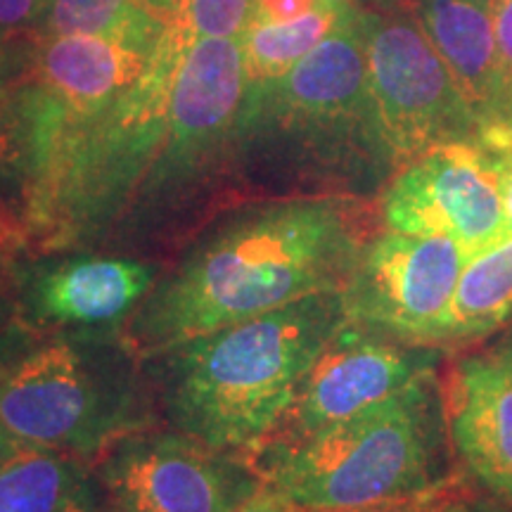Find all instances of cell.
Instances as JSON below:
<instances>
[{
	"mask_svg": "<svg viewBox=\"0 0 512 512\" xmlns=\"http://www.w3.org/2000/svg\"><path fill=\"white\" fill-rule=\"evenodd\" d=\"M467 261L448 238L387 230L363 247L342 290L347 320L413 344L441 342Z\"/></svg>",
	"mask_w": 512,
	"mask_h": 512,
	"instance_id": "8992f818",
	"label": "cell"
},
{
	"mask_svg": "<svg viewBox=\"0 0 512 512\" xmlns=\"http://www.w3.org/2000/svg\"><path fill=\"white\" fill-rule=\"evenodd\" d=\"M254 0H181L174 24L192 43L240 38L252 22Z\"/></svg>",
	"mask_w": 512,
	"mask_h": 512,
	"instance_id": "ffe728a7",
	"label": "cell"
},
{
	"mask_svg": "<svg viewBox=\"0 0 512 512\" xmlns=\"http://www.w3.org/2000/svg\"><path fill=\"white\" fill-rule=\"evenodd\" d=\"M230 512H299V508L266 484L259 494H254L249 501L242 503L240 508Z\"/></svg>",
	"mask_w": 512,
	"mask_h": 512,
	"instance_id": "cb8c5ba5",
	"label": "cell"
},
{
	"mask_svg": "<svg viewBox=\"0 0 512 512\" xmlns=\"http://www.w3.org/2000/svg\"><path fill=\"white\" fill-rule=\"evenodd\" d=\"M508 349H510V351H512V344H510V347H508Z\"/></svg>",
	"mask_w": 512,
	"mask_h": 512,
	"instance_id": "f546056e",
	"label": "cell"
},
{
	"mask_svg": "<svg viewBox=\"0 0 512 512\" xmlns=\"http://www.w3.org/2000/svg\"><path fill=\"white\" fill-rule=\"evenodd\" d=\"M238 152L278 157L297 171L344 183L394 169L370 93L363 8L354 5L285 76L247 83Z\"/></svg>",
	"mask_w": 512,
	"mask_h": 512,
	"instance_id": "3957f363",
	"label": "cell"
},
{
	"mask_svg": "<svg viewBox=\"0 0 512 512\" xmlns=\"http://www.w3.org/2000/svg\"><path fill=\"white\" fill-rule=\"evenodd\" d=\"M0 512H105L79 465L60 451L27 448L0 467Z\"/></svg>",
	"mask_w": 512,
	"mask_h": 512,
	"instance_id": "9a60e30c",
	"label": "cell"
},
{
	"mask_svg": "<svg viewBox=\"0 0 512 512\" xmlns=\"http://www.w3.org/2000/svg\"><path fill=\"white\" fill-rule=\"evenodd\" d=\"M351 8L354 5L347 0H328L309 15L290 22L249 24L240 36L249 86L285 76L342 24Z\"/></svg>",
	"mask_w": 512,
	"mask_h": 512,
	"instance_id": "ac0fdd59",
	"label": "cell"
},
{
	"mask_svg": "<svg viewBox=\"0 0 512 512\" xmlns=\"http://www.w3.org/2000/svg\"><path fill=\"white\" fill-rule=\"evenodd\" d=\"M363 15L370 93L394 169L434 147L477 143L475 112L418 19L401 3Z\"/></svg>",
	"mask_w": 512,
	"mask_h": 512,
	"instance_id": "5b68a950",
	"label": "cell"
},
{
	"mask_svg": "<svg viewBox=\"0 0 512 512\" xmlns=\"http://www.w3.org/2000/svg\"><path fill=\"white\" fill-rule=\"evenodd\" d=\"M479 512H489V510H486V508H482V510H479Z\"/></svg>",
	"mask_w": 512,
	"mask_h": 512,
	"instance_id": "f1b7e54d",
	"label": "cell"
},
{
	"mask_svg": "<svg viewBox=\"0 0 512 512\" xmlns=\"http://www.w3.org/2000/svg\"><path fill=\"white\" fill-rule=\"evenodd\" d=\"M389 230L439 235L477 256L508 235L496 157L479 143H448L399 169L382 197Z\"/></svg>",
	"mask_w": 512,
	"mask_h": 512,
	"instance_id": "52a82bcc",
	"label": "cell"
},
{
	"mask_svg": "<svg viewBox=\"0 0 512 512\" xmlns=\"http://www.w3.org/2000/svg\"><path fill=\"white\" fill-rule=\"evenodd\" d=\"M10 219H17V216L12 214V211H10L8 207H5L3 202H0V221H10Z\"/></svg>",
	"mask_w": 512,
	"mask_h": 512,
	"instance_id": "83f0119b",
	"label": "cell"
},
{
	"mask_svg": "<svg viewBox=\"0 0 512 512\" xmlns=\"http://www.w3.org/2000/svg\"><path fill=\"white\" fill-rule=\"evenodd\" d=\"M50 0H0V43L36 36Z\"/></svg>",
	"mask_w": 512,
	"mask_h": 512,
	"instance_id": "7402d4cb",
	"label": "cell"
},
{
	"mask_svg": "<svg viewBox=\"0 0 512 512\" xmlns=\"http://www.w3.org/2000/svg\"><path fill=\"white\" fill-rule=\"evenodd\" d=\"M181 0H50L38 38L112 36L159 43Z\"/></svg>",
	"mask_w": 512,
	"mask_h": 512,
	"instance_id": "2e32d148",
	"label": "cell"
},
{
	"mask_svg": "<svg viewBox=\"0 0 512 512\" xmlns=\"http://www.w3.org/2000/svg\"><path fill=\"white\" fill-rule=\"evenodd\" d=\"M247 98L240 38H209L190 50L171 95L169 131L143 200L183 188L211 164L238 150Z\"/></svg>",
	"mask_w": 512,
	"mask_h": 512,
	"instance_id": "9c48e42d",
	"label": "cell"
},
{
	"mask_svg": "<svg viewBox=\"0 0 512 512\" xmlns=\"http://www.w3.org/2000/svg\"><path fill=\"white\" fill-rule=\"evenodd\" d=\"M344 323L342 292H328L192 339L171 351L169 418L216 451H259Z\"/></svg>",
	"mask_w": 512,
	"mask_h": 512,
	"instance_id": "7a4b0ae2",
	"label": "cell"
},
{
	"mask_svg": "<svg viewBox=\"0 0 512 512\" xmlns=\"http://www.w3.org/2000/svg\"><path fill=\"white\" fill-rule=\"evenodd\" d=\"M368 242L361 207L342 197L247 211L152 287L128 325V344L143 356L171 354L261 313L342 292Z\"/></svg>",
	"mask_w": 512,
	"mask_h": 512,
	"instance_id": "6da1fadb",
	"label": "cell"
},
{
	"mask_svg": "<svg viewBox=\"0 0 512 512\" xmlns=\"http://www.w3.org/2000/svg\"><path fill=\"white\" fill-rule=\"evenodd\" d=\"M496 157L498 185H501V200L505 211V223H508V235L512 238V150L501 152Z\"/></svg>",
	"mask_w": 512,
	"mask_h": 512,
	"instance_id": "d4e9b609",
	"label": "cell"
},
{
	"mask_svg": "<svg viewBox=\"0 0 512 512\" xmlns=\"http://www.w3.org/2000/svg\"><path fill=\"white\" fill-rule=\"evenodd\" d=\"M27 226L19 219L0 221V261H5L8 256L17 252L19 247L27 245Z\"/></svg>",
	"mask_w": 512,
	"mask_h": 512,
	"instance_id": "484cf974",
	"label": "cell"
},
{
	"mask_svg": "<svg viewBox=\"0 0 512 512\" xmlns=\"http://www.w3.org/2000/svg\"><path fill=\"white\" fill-rule=\"evenodd\" d=\"M328 0H254L252 22L249 24H278L304 17Z\"/></svg>",
	"mask_w": 512,
	"mask_h": 512,
	"instance_id": "603a6c76",
	"label": "cell"
},
{
	"mask_svg": "<svg viewBox=\"0 0 512 512\" xmlns=\"http://www.w3.org/2000/svg\"><path fill=\"white\" fill-rule=\"evenodd\" d=\"M418 19L479 128L491 119L498 102V55L491 0H401Z\"/></svg>",
	"mask_w": 512,
	"mask_h": 512,
	"instance_id": "5bb4252c",
	"label": "cell"
},
{
	"mask_svg": "<svg viewBox=\"0 0 512 512\" xmlns=\"http://www.w3.org/2000/svg\"><path fill=\"white\" fill-rule=\"evenodd\" d=\"M446 418L453 444L491 494L512 503V351L465 358L451 373Z\"/></svg>",
	"mask_w": 512,
	"mask_h": 512,
	"instance_id": "7c38bea8",
	"label": "cell"
},
{
	"mask_svg": "<svg viewBox=\"0 0 512 512\" xmlns=\"http://www.w3.org/2000/svg\"><path fill=\"white\" fill-rule=\"evenodd\" d=\"M155 266L114 256H74L41 273L34 287L43 318L72 328H107L124 320L155 287Z\"/></svg>",
	"mask_w": 512,
	"mask_h": 512,
	"instance_id": "4fadbf2b",
	"label": "cell"
},
{
	"mask_svg": "<svg viewBox=\"0 0 512 512\" xmlns=\"http://www.w3.org/2000/svg\"><path fill=\"white\" fill-rule=\"evenodd\" d=\"M0 418L27 448L93 451L117 413L79 349L53 342L0 375Z\"/></svg>",
	"mask_w": 512,
	"mask_h": 512,
	"instance_id": "30bf717a",
	"label": "cell"
},
{
	"mask_svg": "<svg viewBox=\"0 0 512 512\" xmlns=\"http://www.w3.org/2000/svg\"><path fill=\"white\" fill-rule=\"evenodd\" d=\"M512 316V238L472 256L460 273L441 342L477 339Z\"/></svg>",
	"mask_w": 512,
	"mask_h": 512,
	"instance_id": "e0dca14e",
	"label": "cell"
},
{
	"mask_svg": "<svg viewBox=\"0 0 512 512\" xmlns=\"http://www.w3.org/2000/svg\"><path fill=\"white\" fill-rule=\"evenodd\" d=\"M482 508L484 505L477 501L475 491L463 477H444L425 489L387 501L330 510L299 508V512H479Z\"/></svg>",
	"mask_w": 512,
	"mask_h": 512,
	"instance_id": "44dd1931",
	"label": "cell"
},
{
	"mask_svg": "<svg viewBox=\"0 0 512 512\" xmlns=\"http://www.w3.org/2000/svg\"><path fill=\"white\" fill-rule=\"evenodd\" d=\"M34 176V131L24 93V72H0V190L24 204Z\"/></svg>",
	"mask_w": 512,
	"mask_h": 512,
	"instance_id": "d6986e66",
	"label": "cell"
},
{
	"mask_svg": "<svg viewBox=\"0 0 512 512\" xmlns=\"http://www.w3.org/2000/svg\"><path fill=\"white\" fill-rule=\"evenodd\" d=\"M434 441V403L422 377L328 430L290 444L261 446V467L254 470L297 508H354L437 482Z\"/></svg>",
	"mask_w": 512,
	"mask_h": 512,
	"instance_id": "277c9868",
	"label": "cell"
},
{
	"mask_svg": "<svg viewBox=\"0 0 512 512\" xmlns=\"http://www.w3.org/2000/svg\"><path fill=\"white\" fill-rule=\"evenodd\" d=\"M100 482L117 512H230L266 486L252 465L185 434L124 439Z\"/></svg>",
	"mask_w": 512,
	"mask_h": 512,
	"instance_id": "ba28073f",
	"label": "cell"
},
{
	"mask_svg": "<svg viewBox=\"0 0 512 512\" xmlns=\"http://www.w3.org/2000/svg\"><path fill=\"white\" fill-rule=\"evenodd\" d=\"M22 451H27V446L8 430V425L0 418V467L8 465L10 460L17 458Z\"/></svg>",
	"mask_w": 512,
	"mask_h": 512,
	"instance_id": "4316f807",
	"label": "cell"
},
{
	"mask_svg": "<svg viewBox=\"0 0 512 512\" xmlns=\"http://www.w3.org/2000/svg\"><path fill=\"white\" fill-rule=\"evenodd\" d=\"M347 328L344 323L306 373L290 413L278 427L283 441L273 444H290L328 430L427 377L430 358L422 351L392 347Z\"/></svg>",
	"mask_w": 512,
	"mask_h": 512,
	"instance_id": "8fae6325",
	"label": "cell"
}]
</instances>
